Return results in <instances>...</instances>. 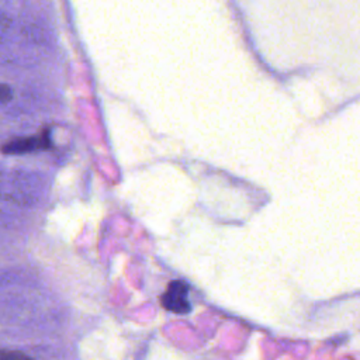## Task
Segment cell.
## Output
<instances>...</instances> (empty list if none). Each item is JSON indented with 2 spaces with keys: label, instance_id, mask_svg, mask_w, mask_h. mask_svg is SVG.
Here are the masks:
<instances>
[{
  "label": "cell",
  "instance_id": "1",
  "mask_svg": "<svg viewBox=\"0 0 360 360\" xmlns=\"http://www.w3.org/2000/svg\"><path fill=\"white\" fill-rule=\"evenodd\" d=\"M162 305L174 314H187L191 309L188 301V287L186 283L176 280L172 281L162 295Z\"/></svg>",
  "mask_w": 360,
  "mask_h": 360
},
{
  "label": "cell",
  "instance_id": "2",
  "mask_svg": "<svg viewBox=\"0 0 360 360\" xmlns=\"http://www.w3.org/2000/svg\"><path fill=\"white\" fill-rule=\"evenodd\" d=\"M48 146L49 138L46 135H31L10 139L1 146V152L6 155H24L46 149Z\"/></svg>",
  "mask_w": 360,
  "mask_h": 360
},
{
  "label": "cell",
  "instance_id": "3",
  "mask_svg": "<svg viewBox=\"0 0 360 360\" xmlns=\"http://www.w3.org/2000/svg\"><path fill=\"white\" fill-rule=\"evenodd\" d=\"M0 360H31V357L20 350L0 349Z\"/></svg>",
  "mask_w": 360,
  "mask_h": 360
},
{
  "label": "cell",
  "instance_id": "4",
  "mask_svg": "<svg viewBox=\"0 0 360 360\" xmlns=\"http://www.w3.org/2000/svg\"><path fill=\"white\" fill-rule=\"evenodd\" d=\"M13 98V89L8 84L0 83V104L8 103Z\"/></svg>",
  "mask_w": 360,
  "mask_h": 360
}]
</instances>
